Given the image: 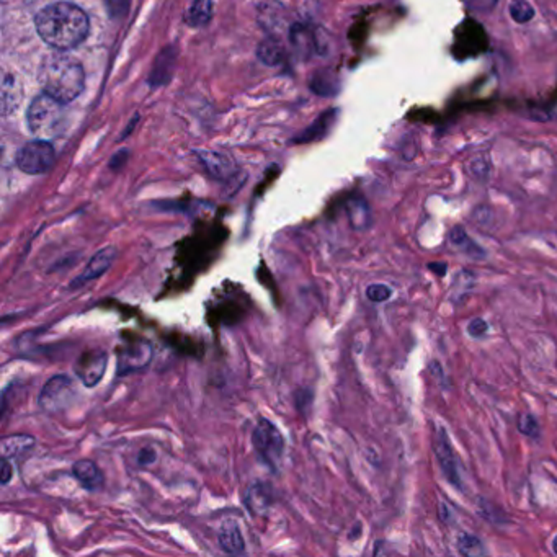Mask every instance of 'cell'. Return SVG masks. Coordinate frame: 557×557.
Returning <instances> with one entry per match:
<instances>
[{
	"label": "cell",
	"instance_id": "cell-1",
	"mask_svg": "<svg viewBox=\"0 0 557 557\" xmlns=\"http://www.w3.org/2000/svg\"><path fill=\"white\" fill-rule=\"evenodd\" d=\"M35 27L41 40L51 48L69 51L85 41L90 23L80 7L69 2H56L38 12Z\"/></svg>",
	"mask_w": 557,
	"mask_h": 557
},
{
	"label": "cell",
	"instance_id": "cell-2",
	"mask_svg": "<svg viewBox=\"0 0 557 557\" xmlns=\"http://www.w3.org/2000/svg\"><path fill=\"white\" fill-rule=\"evenodd\" d=\"M38 79L43 92L62 102L64 105L74 102L85 87L82 64L66 54L46 56L40 66Z\"/></svg>",
	"mask_w": 557,
	"mask_h": 557
},
{
	"label": "cell",
	"instance_id": "cell-3",
	"mask_svg": "<svg viewBox=\"0 0 557 557\" xmlns=\"http://www.w3.org/2000/svg\"><path fill=\"white\" fill-rule=\"evenodd\" d=\"M64 104L43 92L33 98L28 106V128L38 139H51L61 132L64 126Z\"/></svg>",
	"mask_w": 557,
	"mask_h": 557
},
{
	"label": "cell",
	"instance_id": "cell-4",
	"mask_svg": "<svg viewBox=\"0 0 557 557\" xmlns=\"http://www.w3.org/2000/svg\"><path fill=\"white\" fill-rule=\"evenodd\" d=\"M252 445L257 454L272 471H278L285 453V438L281 431L267 418H261L252 434Z\"/></svg>",
	"mask_w": 557,
	"mask_h": 557
},
{
	"label": "cell",
	"instance_id": "cell-5",
	"mask_svg": "<svg viewBox=\"0 0 557 557\" xmlns=\"http://www.w3.org/2000/svg\"><path fill=\"white\" fill-rule=\"evenodd\" d=\"M56 158L54 147L48 139H36L25 144L16 152V165L21 172L28 175H40L48 172Z\"/></svg>",
	"mask_w": 557,
	"mask_h": 557
},
{
	"label": "cell",
	"instance_id": "cell-6",
	"mask_svg": "<svg viewBox=\"0 0 557 557\" xmlns=\"http://www.w3.org/2000/svg\"><path fill=\"white\" fill-rule=\"evenodd\" d=\"M152 355L151 342L141 338L124 342L117 348V372L119 376H126L130 372L143 371L151 363Z\"/></svg>",
	"mask_w": 557,
	"mask_h": 557
},
{
	"label": "cell",
	"instance_id": "cell-7",
	"mask_svg": "<svg viewBox=\"0 0 557 557\" xmlns=\"http://www.w3.org/2000/svg\"><path fill=\"white\" fill-rule=\"evenodd\" d=\"M74 396L75 391L72 379L66 375H58L43 386L38 396V404L45 412L58 414L71 405Z\"/></svg>",
	"mask_w": 557,
	"mask_h": 557
},
{
	"label": "cell",
	"instance_id": "cell-8",
	"mask_svg": "<svg viewBox=\"0 0 557 557\" xmlns=\"http://www.w3.org/2000/svg\"><path fill=\"white\" fill-rule=\"evenodd\" d=\"M434 449H435L436 460H438V464L441 468V473L447 475L448 482L451 484V486L462 490L458 458L453 451V447H451V443H449L447 431H445L441 427H436V430H435Z\"/></svg>",
	"mask_w": 557,
	"mask_h": 557
},
{
	"label": "cell",
	"instance_id": "cell-9",
	"mask_svg": "<svg viewBox=\"0 0 557 557\" xmlns=\"http://www.w3.org/2000/svg\"><path fill=\"white\" fill-rule=\"evenodd\" d=\"M106 362H108V355L104 350L95 348L84 351L75 363V372L82 384L93 388L100 383L105 375Z\"/></svg>",
	"mask_w": 557,
	"mask_h": 557
},
{
	"label": "cell",
	"instance_id": "cell-10",
	"mask_svg": "<svg viewBox=\"0 0 557 557\" xmlns=\"http://www.w3.org/2000/svg\"><path fill=\"white\" fill-rule=\"evenodd\" d=\"M117 257H118V250H117V247H113V246L98 250L97 254L88 260V263L85 265L84 272L72 280L69 288L75 289V288H79V286L85 285V283L93 281V280H97V278H100L102 275H105V272H108V270L111 268V265L115 263Z\"/></svg>",
	"mask_w": 557,
	"mask_h": 557
},
{
	"label": "cell",
	"instance_id": "cell-11",
	"mask_svg": "<svg viewBox=\"0 0 557 557\" xmlns=\"http://www.w3.org/2000/svg\"><path fill=\"white\" fill-rule=\"evenodd\" d=\"M72 474L75 475V479L80 482V486L87 488L90 492L98 490L105 482L104 473H102L95 462L90 460L75 461L74 466H72Z\"/></svg>",
	"mask_w": 557,
	"mask_h": 557
},
{
	"label": "cell",
	"instance_id": "cell-12",
	"mask_svg": "<svg viewBox=\"0 0 557 557\" xmlns=\"http://www.w3.org/2000/svg\"><path fill=\"white\" fill-rule=\"evenodd\" d=\"M35 447V438L29 435H10L5 436L2 440V447H0V451H2V458L5 460H19V458L27 456V454L32 451V448Z\"/></svg>",
	"mask_w": 557,
	"mask_h": 557
},
{
	"label": "cell",
	"instance_id": "cell-13",
	"mask_svg": "<svg viewBox=\"0 0 557 557\" xmlns=\"http://www.w3.org/2000/svg\"><path fill=\"white\" fill-rule=\"evenodd\" d=\"M217 541H220L221 549L227 554H244L246 552V541H244L241 530L233 521L222 525L220 534H217Z\"/></svg>",
	"mask_w": 557,
	"mask_h": 557
},
{
	"label": "cell",
	"instance_id": "cell-14",
	"mask_svg": "<svg viewBox=\"0 0 557 557\" xmlns=\"http://www.w3.org/2000/svg\"><path fill=\"white\" fill-rule=\"evenodd\" d=\"M449 241H451L454 247H458L461 252L473 257V259H482V257L486 255V252L469 237L464 227L461 226H454L453 229L449 230Z\"/></svg>",
	"mask_w": 557,
	"mask_h": 557
},
{
	"label": "cell",
	"instance_id": "cell-15",
	"mask_svg": "<svg viewBox=\"0 0 557 557\" xmlns=\"http://www.w3.org/2000/svg\"><path fill=\"white\" fill-rule=\"evenodd\" d=\"M201 162L213 177L216 178H226L233 174V165L227 161L224 156L216 152H198Z\"/></svg>",
	"mask_w": 557,
	"mask_h": 557
},
{
	"label": "cell",
	"instance_id": "cell-16",
	"mask_svg": "<svg viewBox=\"0 0 557 557\" xmlns=\"http://www.w3.org/2000/svg\"><path fill=\"white\" fill-rule=\"evenodd\" d=\"M213 16L211 0H193L185 14V21L190 27H203Z\"/></svg>",
	"mask_w": 557,
	"mask_h": 557
},
{
	"label": "cell",
	"instance_id": "cell-17",
	"mask_svg": "<svg viewBox=\"0 0 557 557\" xmlns=\"http://www.w3.org/2000/svg\"><path fill=\"white\" fill-rule=\"evenodd\" d=\"M270 507V492L263 484H254L247 490V508L254 515H261Z\"/></svg>",
	"mask_w": 557,
	"mask_h": 557
},
{
	"label": "cell",
	"instance_id": "cell-18",
	"mask_svg": "<svg viewBox=\"0 0 557 557\" xmlns=\"http://www.w3.org/2000/svg\"><path fill=\"white\" fill-rule=\"evenodd\" d=\"M456 547L460 551V554L466 557H482L487 554V549L484 547L481 539L469 533H461L458 536Z\"/></svg>",
	"mask_w": 557,
	"mask_h": 557
},
{
	"label": "cell",
	"instance_id": "cell-19",
	"mask_svg": "<svg viewBox=\"0 0 557 557\" xmlns=\"http://www.w3.org/2000/svg\"><path fill=\"white\" fill-rule=\"evenodd\" d=\"M508 14L515 23L525 25L534 19L536 12H534V7L528 0H512L508 5Z\"/></svg>",
	"mask_w": 557,
	"mask_h": 557
},
{
	"label": "cell",
	"instance_id": "cell-20",
	"mask_svg": "<svg viewBox=\"0 0 557 557\" xmlns=\"http://www.w3.org/2000/svg\"><path fill=\"white\" fill-rule=\"evenodd\" d=\"M16 84L12 77H5L2 85V106H3V113H8L10 110L16 108L20 102V90H15Z\"/></svg>",
	"mask_w": 557,
	"mask_h": 557
},
{
	"label": "cell",
	"instance_id": "cell-21",
	"mask_svg": "<svg viewBox=\"0 0 557 557\" xmlns=\"http://www.w3.org/2000/svg\"><path fill=\"white\" fill-rule=\"evenodd\" d=\"M518 430L528 438L538 440L541 436V427H539L538 418L533 414H520L518 415Z\"/></svg>",
	"mask_w": 557,
	"mask_h": 557
},
{
	"label": "cell",
	"instance_id": "cell-22",
	"mask_svg": "<svg viewBox=\"0 0 557 557\" xmlns=\"http://www.w3.org/2000/svg\"><path fill=\"white\" fill-rule=\"evenodd\" d=\"M350 220L355 227H366L370 224V211L363 200H355L350 203Z\"/></svg>",
	"mask_w": 557,
	"mask_h": 557
},
{
	"label": "cell",
	"instance_id": "cell-23",
	"mask_svg": "<svg viewBox=\"0 0 557 557\" xmlns=\"http://www.w3.org/2000/svg\"><path fill=\"white\" fill-rule=\"evenodd\" d=\"M259 58L267 64H276L281 61L283 49L275 40H267L260 45L259 48Z\"/></svg>",
	"mask_w": 557,
	"mask_h": 557
},
{
	"label": "cell",
	"instance_id": "cell-24",
	"mask_svg": "<svg viewBox=\"0 0 557 557\" xmlns=\"http://www.w3.org/2000/svg\"><path fill=\"white\" fill-rule=\"evenodd\" d=\"M392 291L386 285H370L366 288V298L372 303H384L391 298Z\"/></svg>",
	"mask_w": 557,
	"mask_h": 557
},
{
	"label": "cell",
	"instance_id": "cell-25",
	"mask_svg": "<svg viewBox=\"0 0 557 557\" xmlns=\"http://www.w3.org/2000/svg\"><path fill=\"white\" fill-rule=\"evenodd\" d=\"M469 172L475 180H486L490 172V164L484 157H475L471 161Z\"/></svg>",
	"mask_w": 557,
	"mask_h": 557
},
{
	"label": "cell",
	"instance_id": "cell-26",
	"mask_svg": "<svg viewBox=\"0 0 557 557\" xmlns=\"http://www.w3.org/2000/svg\"><path fill=\"white\" fill-rule=\"evenodd\" d=\"M466 7L473 12H479V14H486L490 12L492 8L497 5V0H464Z\"/></svg>",
	"mask_w": 557,
	"mask_h": 557
},
{
	"label": "cell",
	"instance_id": "cell-27",
	"mask_svg": "<svg viewBox=\"0 0 557 557\" xmlns=\"http://www.w3.org/2000/svg\"><path fill=\"white\" fill-rule=\"evenodd\" d=\"M488 331V324L484 319H473L468 325V333L471 337H484Z\"/></svg>",
	"mask_w": 557,
	"mask_h": 557
},
{
	"label": "cell",
	"instance_id": "cell-28",
	"mask_svg": "<svg viewBox=\"0 0 557 557\" xmlns=\"http://www.w3.org/2000/svg\"><path fill=\"white\" fill-rule=\"evenodd\" d=\"M492 220V211L486 206L477 208L474 211V221L481 226H488V222Z\"/></svg>",
	"mask_w": 557,
	"mask_h": 557
},
{
	"label": "cell",
	"instance_id": "cell-29",
	"mask_svg": "<svg viewBox=\"0 0 557 557\" xmlns=\"http://www.w3.org/2000/svg\"><path fill=\"white\" fill-rule=\"evenodd\" d=\"M12 475H14V466L10 464V460L2 458V473H0V481H2L3 486H7V484L10 482Z\"/></svg>",
	"mask_w": 557,
	"mask_h": 557
},
{
	"label": "cell",
	"instance_id": "cell-30",
	"mask_svg": "<svg viewBox=\"0 0 557 557\" xmlns=\"http://www.w3.org/2000/svg\"><path fill=\"white\" fill-rule=\"evenodd\" d=\"M156 461V454L151 449H143L139 454V464L141 466H145V464H151V462Z\"/></svg>",
	"mask_w": 557,
	"mask_h": 557
},
{
	"label": "cell",
	"instance_id": "cell-31",
	"mask_svg": "<svg viewBox=\"0 0 557 557\" xmlns=\"http://www.w3.org/2000/svg\"><path fill=\"white\" fill-rule=\"evenodd\" d=\"M428 268H430L431 272L435 273V275H438V276H445V275H447L448 265L445 263V261H440V263H430V265H428Z\"/></svg>",
	"mask_w": 557,
	"mask_h": 557
},
{
	"label": "cell",
	"instance_id": "cell-32",
	"mask_svg": "<svg viewBox=\"0 0 557 557\" xmlns=\"http://www.w3.org/2000/svg\"><path fill=\"white\" fill-rule=\"evenodd\" d=\"M552 551H554L557 554V534H556V538L552 539Z\"/></svg>",
	"mask_w": 557,
	"mask_h": 557
}]
</instances>
